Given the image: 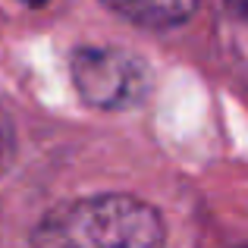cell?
<instances>
[{"label": "cell", "mask_w": 248, "mask_h": 248, "mask_svg": "<svg viewBox=\"0 0 248 248\" xmlns=\"http://www.w3.org/2000/svg\"><path fill=\"white\" fill-rule=\"evenodd\" d=\"M160 214L132 195H88L54 207L38 223L31 248H164Z\"/></svg>", "instance_id": "obj_1"}, {"label": "cell", "mask_w": 248, "mask_h": 248, "mask_svg": "<svg viewBox=\"0 0 248 248\" xmlns=\"http://www.w3.org/2000/svg\"><path fill=\"white\" fill-rule=\"evenodd\" d=\"M73 82L82 101L97 110H129L151 91V73L139 57L97 44L73 54Z\"/></svg>", "instance_id": "obj_2"}, {"label": "cell", "mask_w": 248, "mask_h": 248, "mask_svg": "<svg viewBox=\"0 0 248 248\" xmlns=\"http://www.w3.org/2000/svg\"><path fill=\"white\" fill-rule=\"evenodd\" d=\"M113 13L126 16L135 25L148 29H170V25L186 22L195 13L198 0H104Z\"/></svg>", "instance_id": "obj_3"}, {"label": "cell", "mask_w": 248, "mask_h": 248, "mask_svg": "<svg viewBox=\"0 0 248 248\" xmlns=\"http://www.w3.org/2000/svg\"><path fill=\"white\" fill-rule=\"evenodd\" d=\"M13 157H16V129H13L10 113H6L3 104H0V176L10 170Z\"/></svg>", "instance_id": "obj_4"}, {"label": "cell", "mask_w": 248, "mask_h": 248, "mask_svg": "<svg viewBox=\"0 0 248 248\" xmlns=\"http://www.w3.org/2000/svg\"><path fill=\"white\" fill-rule=\"evenodd\" d=\"M226 3H230L232 10L239 13V16H245V19H248V0H226Z\"/></svg>", "instance_id": "obj_5"}, {"label": "cell", "mask_w": 248, "mask_h": 248, "mask_svg": "<svg viewBox=\"0 0 248 248\" xmlns=\"http://www.w3.org/2000/svg\"><path fill=\"white\" fill-rule=\"evenodd\" d=\"M22 3H31V6H41V3H47V0H22Z\"/></svg>", "instance_id": "obj_6"}, {"label": "cell", "mask_w": 248, "mask_h": 248, "mask_svg": "<svg viewBox=\"0 0 248 248\" xmlns=\"http://www.w3.org/2000/svg\"><path fill=\"white\" fill-rule=\"evenodd\" d=\"M245 248H248V245H245Z\"/></svg>", "instance_id": "obj_7"}]
</instances>
